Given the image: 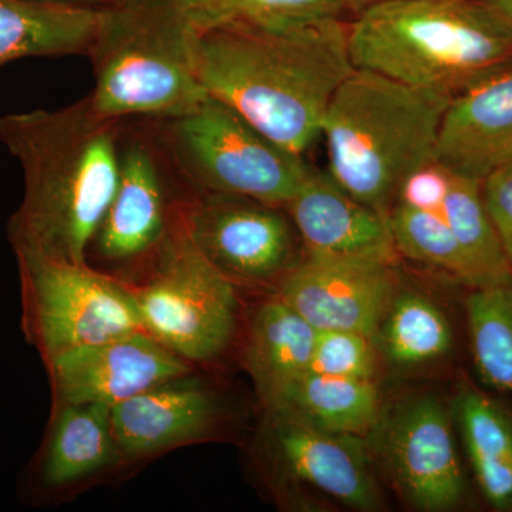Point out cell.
I'll return each mask as SVG.
<instances>
[{
	"mask_svg": "<svg viewBox=\"0 0 512 512\" xmlns=\"http://www.w3.org/2000/svg\"><path fill=\"white\" fill-rule=\"evenodd\" d=\"M197 64L208 96L303 156L320 137L336 90L355 70L349 20L292 28L214 23L201 30Z\"/></svg>",
	"mask_w": 512,
	"mask_h": 512,
	"instance_id": "obj_1",
	"label": "cell"
},
{
	"mask_svg": "<svg viewBox=\"0 0 512 512\" xmlns=\"http://www.w3.org/2000/svg\"><path fill=\"white\" fill-rule=\"evenodd\" d=\"M121 124L94 116L86 99L0 114V143L25 178L8 225L15 255L86 264L119 181Z\"/></svg>",
	"mask_w": 512,
	"mask_h": 512,
	"instance_id": "obj_2",
	"label": "cell"
},
{
	"mask_svg": "<svg viewBox=\"0 0 512 512\" xmlns=\"http://www.w3.org/2000/svg\"><path fill=\"white\" fill-rule=\"evenodd\" d=\"M205 28L194 0H110L90 47L94 87L84 97L101 120H168L207 99L197 45Z\"/></svg>",
	"mask_w": 512,
	"mask_h": 512,
	"instance_id": "obj_3",
	"label": "cell"
},
{
	"mask_svg": "<svg viewBox=\"0 0 512 512\" xmlns=\"http://www.w3.org/2000/svg\"><path fill=\"white\" fill-rule=\"evenodd\" d=\"M353 67L454 97L512 63V28L483 0H384L349 20Z\"/></svg>",
	"mask_w": 512,
	"mask_h": 512,
	"instance_id": "obj_4",
	"label": "cell"
},
{
	"mask_svg": "<svg viewBox=\"0 0 512 512\" xmlns=\"http://www.w3.org/2000/svg\"><path fill=\"white\" fill-rule=\"evenodd\" d=\"M451 97L369 70H353L330 101L325 138L333 180L389 215L404 178L434 158Z\"/></svg>",
	"mask_w": 512,
	"mask_h": 512,
	"instance_id": "obj_5",
	"label": "cell"
},
{
	"mask_svg": "<svg viewBox=\"0 0 512 512\" xmlns=\"http://www.w3.org/2000/svg\"><path fill=\"white\" fill-rule=\"evenodd\" d=\"M151 121L192 192L239 195L284 208L312 168L215 97L183 116Z\"/></svg>",
	"mask_w": 512,
	"mask_h": 512,
	"instance_id": "obj_6",
	"label": "cell"
},
{
	"mask_svg": "<svg viewBox=\"0 0 512 512\" xmlns=\"http://www.w3.org/2000/svg\"><path fill=\"white\" fill-rule=\"evenodd\" d=\"M16 259L23 333L43 363L69 350L147 332L130 286L113 276L87 262Z\"/></svg>",
	"mask_w": 512,
	"mask_h": 512,
	"instance_id": "obj_7",
	"label": "cell"
},
{
	"mask_svg": "<svg viewBox=\"0 0 512 512\" xmlns=\"http://www.w3.org/2000/svg\"><path fill=\"white\" fill-rule=\"evenodd\" d=\"M148 268L146 281L130 286L147 332L187 362L220 356L237 330V292L191 241L184 212Z\"/></svg>",
	"mask_w": 512,
	"mask_h": 512,
	"instance_id": "obj_8",
	"label": "cell"
},
{
	"mask_svg": "<svg viewBox=\"0 0 512 512\" xmlns=\"http://www.w3.org/2000/svg\"><path fill=\"white\" fill-rule=\"evenodd\" d=\"M180 181L153 121H123L119 181L90 245L97 258L114 265H150L183 220L190 195L173 197Z\"/></svg>",
	"mask_w": 512,
	"mask_h": 512,
	"instance_id": "obj_9",
	"label": "cell"
},
{
	"mask_svg": "<svg viewBox=\"0 0 512 512\" xmlns=\"http://www.w3.org/2000/svg\"><path fill=\"white\" fill-rule=\"evenodd\" d=\"M184 224L198 251L234 284L278 285L305 255L284 208L252 198L191 192Z\"/></svg>",
	"mask_w": 512,
	"mask_h": 512,
	"instance_id": "obj_10",
	"label": "cell"
},
{
	"mask_svg": "<svg viewBox=\"0 0 512 512\" xmlns=\"http://www.w3.org/2000/svg\"><path fill=\"white\" fill-rule=\"evenodd\" d=\"M397 493L424 512L454 510L466 494L453 413L434 394H413L383 409L369 437Z\"/></svg>",
	"mask_w": 512,
	"mask_h": 512,
	"instance_id": "obj_11",
	"label": "cell"
},
{
	"mask_svg": "<svg viewBox=\"0 0 512 512\" xmlns=\"http://www.w3.org/2000/svg\"><path fill=\"white\" fill-rule=\"evenodd\" d=\"M399 262L303 255L276 285V296L318 330H350L373 339L400 288Z\"/></svg>",
	"mask_w": 512,
	"mask_h": 512,
	"instance_id": "obj_12",
	"label": "cell"
},
{
	"mask_svg": "<svg viewBox=\"0 0 512 512\" xmlns=\"http://www.w3.org/2000/svg\"><path fill=\"white\" fill-rule=\"evenodd\" d=\"M45 366L53 406L101 404L110 409L191 370L187 360L147 332L69 350Z\"/></svg>",
	"mask_w": 512,
	"mask_h": 512,
	"instance_id": "obj_13",
	"label": "cell"
},
{
	"mask_svg": "<svg viewBox=\"0 0 512 512\" xmlns=\"http://www.w3.org/2000/svg\"><path fill=\"white\" fill-rule=\"evenodd\" d=\"M266 441L278 466L296 484L353 510L382 507L367 437L332 433L286 413L268 412Z\"/></svg>",
	"mask_w": 512,
	"mask_h": 512,
	"instance_id": "obj_14",
	"label": "cell"
},
{
	"mask_svg": "<svg viewBox=\"0 0 512 512\" xmlns=\"http://www.w3.org/2000/svg\"><path fill=\"white\" fill-rule=\"evenodd\" d=\"M284 210L305 254L399 262L387 215L356 200L329 173L312 167Z\"/></svg>",
	"mask_w": 512,
	"mask_h": 512,
	"instance_id": "obj_15",
	"label": "cell"
},
{
	"mask_svg": "<svg viewBox=\"0 0 512 512\" xmlns=\"http://www.w3.org/2000/svg\"><path fill=\"white\" fill-rule=\"evenodd\" d=\"M434 158L481 183L512 163V63L451 97Z\"/></svg>",
	"mask_w": 512,
	"mask_h": 512,
	"instance_id": "obj_16",
	"label": "cell"
},
{
	"mask_svg": "<svg viewBox=\"0 0 512 512\" xmlns=\"http://www.w3.org/2000/svg\"><path fill=\"white\" fill-rule=\"evenodd\" d=\"M217 412L214 394L184 376L111 407V427L121 458H141L201 439Z\"/></svg>",
	"mask_w": 512,
	"mask_h": 512,
	"instance_id": "obj_17",
	"label": "cell"
},
{
	"mask_svg": "<svg viewBox=\"0 0 512 512\" xmlns=\"http://www.w3.org/2000/svg\"><path fill=\"white\" fill-rule=\"evenodd\" d=\"M121 458L111 427V409L101 404L53 406L45 446L33 468L40 493L62 490L106 470Z\"/></svg>",
	"mask_w": 512,
	"mask_h": 512,
	"instance_id": "obj_18",
	"label": "cell"
},
{
	"mask_svg": "<svg viewBox=\"0 0 512 512\" xmlns=\"http://www.w3.org/2000/svg\"><path fill=\"white\" fill-rule=\"evenodd\" d=\"M100 6L63 0H0V66L25 57L87 56Z\"/></svg>",
	"mask_w": 512,
	"mask_h": 512,
	"instance_id": "obj_19",
	"label": "cell"
},
{
	"mask_svg": "<svg viewBox=\"0 0 512 512\" xmlns=\"http://www.w3.org/2000/svg\"><path fill=\"white\" fill-rule=\"evenodd\" d=\"M318 329L274 296L252 318L244 362L266 410L311 367Z\"/></svg>",
	"mask_w": 512,
	"mask_h": 512,
	"instance_id": "obj_20",
	"label": "cell"
},
{
	"mask_svg": "<svg viewBox=\"0 0 512 512\" xmlns=\"http://www.w3.org/2000/svg\"><path fill=\"white\" fill-rule=\"evenodd\" d=\"M450 409L485 500L497 510H512L511 414L468 384L458 387Z\"/></svg>",
	"mask_w": 512,
	"mask_h": 512,
	"instance_id": "obj_21",
	"label": "cell"
},
{
	"mask_svg": "<svg viewBox=\"0 0 512 512\" xmlns=\"http://www.w3.org/2000/svg\"><path fill=\"white\" fill-rule=\"evenodd\" d=\"M376 380L308 372L268 412H282L318 429L369 437L383 413Z\"/></svg>",
	"mask_w": 512,
	"mask_h": 512,
	"instance_id": "obj_22",
	"label": "cell"
},
{
	"mask_svg": "<svg viewBox=\"0 0 512 512\" xmlns=\"http://www.w3.org/2000/svg\"><path fill=\"white\" fill-rule=\"evenodd\" d=\"M400 288L373 336L380 360L396 370L436 365L453 349L446 313L423 293Z\"/></svg>",
	"mask_w": 512,
	"mask_h": 512,
	"instance_id": "obj_23",
	"label": "cell"
},
{
	"mask_svg": "<svg viewBox=\"0 0 512 512\" xmlns=\"http://www.w3.org/2000/svg\"><path fill=\"white\" fill-rule=\"evenodd\" d=\"M441 214L477 272L481 288L511 285L512 266L485 208L481 181L453 174Z\"/></svg>",
	"mask_w": 512,
	"mask_h": 512,
	"instance_id": "obj_24",
	"label": "cell"
},
{
	"mask_svg": "<svg viewBox=\"0 0 512 512\" xmlns=\"http://www.w3.org/2000/svg\"><path fill=\"white\" fill-rule=\"evenodd\" d=\"M387 221L394 249L400 258L440 272L468 288H481L477 272L468 262L441 212L414 210L394 204Z\"/></svg>",
	"mask_w": 512,
	"mask_h": 512,
	"instance_id": "obj_25",
	"label": "cell"
},
{
	"mask_svg": "<svg viewBox=\"0 0 512 512\" xmlns=\"http://www.w3.org/2000/svg\"><path fill=\"white\" fill-rule=\"evenodd\" d=\"M471 291L466 315L474 365L487 386L512 394V284Z\"/></svg>",
	"mask_w": 512,
	"mask_h": 512,
	"instance_id": "obj_26",
	"label": "cell"
},
{
	"mask_svg": "<svg viewBox=\"0 0 512 512\" xmlns=\"http://www.w3.org/2000/svg\"><path fill=\"white\" fill-rule=\"evenodd\" d=\"M205 26L239 22L272 28L353 18L349 0H194Z\"/></svg>",
	"mask_w": 512,
	"mask_h": 512,
	"instance_id": "obj_27",
	"label": "cell"
},
{
	"mask_svg": "<svg viewBox=\"0 0 512 512\" xmlns=\"http://www.w3.org/2000/svg\"><path fill=\"white\" fill-rule=\"evenodd\" d=\"M379 363L370 336L350 330H318L309 372L376 380Z\"/></svg>",
	"mask_w": 512,
	"mask_h": 512,
	"instance_id": "obj_28",
	"label": "cell"
},
{
	"mask_svg": "<svg viewBox=\"0 0 512 512\" xmlns=\"http://www.w3.org/2000/svg\"><path fill=\"white\" fill-rule=\"evenodd\" d=\"M453 173L436 158L421 164L404 178L394 204L414 210L441 212L450 191Z\"/></svg>",
	"mask_w": 512,
	"mask_h": 512,
	"instance_id": "obj_29",
	"label": "cell"
},
{
	"mask_svg": "<svg viewBox=\"0 0 512 512\" xmlns=\"http://www.w3.org/2000/svg\"><path fill=\"white\" fill-rule=\"evenodd\" d=\"M485 208L512 266V163L481 183Z\"/></svg>",
	"mask_w": 512,
	"mask_h": 512,
	"instance_id": "obj_30",
	"label": "cell"
},
{
	"mask_svg": "<svg viewBox=\"0 0 512 512\" xmlns=\"http://www.w3.org/2000/svg\"><path fill=\"white\" fill-rule=\"evenodd\" d=\"M512 28V0H483Z\"/></svg>",
	"mask_w": 512,
	"mask_h": 512,
	"instance_id": "obj_31",
	"label": "cell"
},
{
	"mask_svg": "<svg viewBox=\"0 0 512 512\" xmlns=\"http://www.w3.org/2000/svg\"><path fill=\"white\" fill-rule=\"evenodd\" d=\"M350 8H352L353 16L359 13L360 10L367 8V6L376 5V3L384 2V0H349Z\"/></svg>",
	"mask_w": 512,
	"mask_h": 512,
	"instance_id": "obj_32",
	"label": "cell"
},
{
	"mask_svg": "<svg viewBox=\"0 0 512 512\" xmlns=\"http://www.w3.org/2000/svg\"><path fill=\"white\" fill-rule=\"evenodd\" d=\"M63 2L80 3V5L103 6L109 3L110 0H63Z\"/></svg>",
	"mask_w": 512,
	"mask_h": 512,
	"instance_id": "obj_33",
	"label": "cell"
}]
</instances>
